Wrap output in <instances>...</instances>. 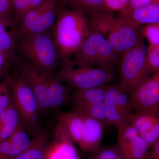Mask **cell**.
Listing matches in <instances>:
<instances>
[{"label":"cell","mask_w":159,"mask_h":159,"mask_svg":"<svg viewBox=\"0 0 159 159\" xmlns=\"http://www.w3.org/2000/svg\"><path fill=\"white\" fill-rule=\"evenodd\" d=\"M139 27L128 20L114 16L105 37L122 58L129 51L144 41Z\"/></svg>","instance_id":"ba28073f"},{"label":"cell","mask_w":159,"mask_h":159,"mask_svg":"<svg viewBox=\"0 0 159 159\" xmlns=\"http://www.w3.org/2000/svg\"><path fill=\"white\" fill-rule=\"evenodd\" d=\"M4 70H0V77L2 76V74Z\"/></svg>","instance_id":"8d00e7d4"},{"label":"cell","mask_w":159,"mask_h":159,"mask_svg":"<svg viewBox=\"0 0 159 159\" xmlns=\"http://www.w3.org/2000/svg\"><path fill=\"white\" fill-rule=\"evenodd\" d=\"M105 11L112 13L121 12L128 6L129 0H104Z\"/></svg>","instance_id":"f1b7e54d"},{"label":"cell","mask_w":159,"mask_h":159,"mask_svg":"<svg viewBox=\"0 0 159 159\" xmlns=\"http://www.w3.org/2000/svg\"><path fill=\"white\" fill-rule=\"evenodd\" d=\"M73 56L82 64L109 69L119 66L122 59L103 35L92 31Z\"/></svg>","instance_id":"277c9868"},{"label":"cell","mask_w":159,"mask_h":159,"mask_svg":"<svg viewBox=\"0 0 159 159\" xmlns=\"http://www.w3.org/2000/svg\"><path fill=\"white\" fill-rule=\"evenodd\" d=\"M146 64L150 74L159 70V46L147 48Z\"/></svg>","instance_id":"83f0119b"},{"label":"cell","mask_w":159,"mask_h":159,"mask_svg":"<svg viewBox=\"0 0 159 159\" xmlns=\"http://www.w3.org/2000/svg\"><path fill=\"white\" fill-rule=\"evenodd\" d=\"M113 70L86 65L66 58L61 60L60 68L52 77L74 90L86 89L112 82L115 78Z\"/></svg>","instance_id":"7a4b0ae2"},{"label":"cell","mask_w":159,"mask_h":159,"mask_svg":"<svg viewBox=\"0 0 159 159\" xmlns=\"http://www.w3.org/2000/svg\"><path fill=\"white\" fill-rule=\"evenodd\" d=\"M159 122V113L155 112H133L129 123L134 126L141 136L152 128Z\"/></svg>","instance_id":"cb8c5ba5"},{"label":"cell","mask_w":159,"mask_h":159,"mask_svg":"<svg viewBox=\"0 0 159 159\" xmlns=\"http://www.w3.org/2000/svg\"><path fill=\"white\" fill-rule=\"evenodd\" d=\"M139 30L143 37L148 41V47L159 46V24L141 26Z\"/></svg>","instance_id":"484cf974"},{"label":"cell","mask_w":159,"mask_h":159,"mask_svg":"<svg viewBox=\"0 0 159 159\" xmlns=\"http://www.w3.org/2000/svg\"><path fill=\"white\" fill-rule=\"evenodd\" d=\"M155 2H156V0H129L128 6L126 9L123 11H127V10L137 9Z\"/></svg>","instance_id":"d6a6232c"},{"label":"cell","mask_w":159,"mask_h":159,"mask_svg":"<svg viewBox=\"0 0 159 159\" xmlns=\"http://www.w3.org/2000/svg\"><path fill=\"white\" fill-rule=\"evenodd\" d=\"M142 137L150 147L157 142L159 140V122Z\"/></svg>","instance_id":"4dcf8cb0"},{"label":"cell","mask_w":159,"mask_h":159,"mask_svg":"<svg viewBox=\"0 0 159 159\" xmlns=\"http://www.w3.org/2000/svg\"><path fill=\"white\" fill-rule=\"evenodd\" d=\"M8 1H9L10 2H11L12 4V1H13V0H8Z\"/></svg>","instance_id":"74e56055"},{"label":"cell","mask_w":159,"mask_h":159,"mask_svg":"<svg viewBox=\"0 0 159 159\" xmlns=\"http://www.w3.org/2000/svg\"><path fill=\"white\" fill-rule=\"evenodd\" d=\"M56 118L57 123L62 125L74 143L79 146L84 126L82 114L74 109L66 112L58 111Z\"/></svg>","instance_id":"e0dca14e"},{"label":"cell","mask_w":159,"mask_h":159,"mask_svg":"<svg viewBox=\"0 0 159 159\" xmlns=\"http://www.w3.org/2000/svg\"><path fill=\"white\" fill-rule=\"evenodd\" d=\"M11 93L22 122L27 130L35 135L40 131L39 107L30 86L20 74L11 77Z\"/></svg>","instance_id":"5b68a950"},{"label":"cell","mask_w":159,"mask_h":159,"mask_svg":"<svg viewBox=\"0 0 159 159\" xmlns=\"http://www.w3.org/2000/svg\"><path fill=\"white\" fill-rule=\"evenodd\" d=\"M47 0H29L28 11L42 6L45 2Z\"/></svg>","instance_id":"e575fe53"},{"label":"cell","mask_w":159,"mask_h":159,"mask_svg":"<svg viewBox=\"0 0 159 159\" xmlns=\"http://www.w3.org/2000/svg\"><path fill=\"white\" fill-rule=\"evenodd\" d=\"M82 159H124L116 146L102 148Z\"/></svg>","instance_id":"4316f807"},{"label":"cell","mask_w":159,"mask_h":159,"mask_svg":"<svg viewBox=\"0 0 159 159\" xmlns=\"http://www.w3.org/2000/svg\"><path fill=\"white\" fill-rule=\"evenodd\" d=\"M131 103L135 112L159 113V70L151 74L136 89L131 96Z\"/></svg>","instance_id":"8fae6325"},{"label":"cell","mask_w":159,"mask_h":159,"mask_svg":"<svg viewBox=\"0 0 159 159\" xmlns=\"http://www.w3.org/2000/svg\"><path fill=\"white\" fill-rule=\"evenodd\" d=\"M105 85L86 89L74 90L70 102L73 109L109 126L105 115Z\"/></svg>","instance_id":"9c48e42d"},{"label":"cell","mask_w":159,"mask_h":159,"mask_svg":"<svg viewBox=\"0 0 159 159\" xmlns=\"http://www.w3.org/2000/svg\"><path fill=\"white\" fill-rule=\"evenodd\" d=\"M82 115L84 119V129L78 146L84 152L93 153L101 148L103 129L105 127L97 119L83 114Z\"/></svg>","instance_id":"5bb4252c"},{"label":"cell","mask_w":159,"mask_h":159,"mask_svg":"<svg viewBox=\"0 0 159 159\" xmlns=\"http://www.w3.org/2000/svg\"><path fill=\"white\" fill-rule=\"evenodd\" d=\"M48 159H80L75 143L58 123L55 130L54 142L50 145Z\"/></svg>","instance_id":"4fadbf2b"},{"label":"cell","mask_w":159,"mask_h":159,"mask_svg":"<svg viewBox=\"0 0 159 159\" xmlns=\"http://www.w3.org/2000/svg\"><path fill=\"white\" fill-rule=\"evenodd\" d=\"M119 17L128 20L138 27L159 24V3L155 2L132 10L119 12Z\"/></svg>","instance_id":"2e32d148"},{"label":"cell","mask_w":159,"mask_h":159,"mask_svg":"<svg viewBox=\"0 0 159 159\" xmlns=\"http://www.w3.org/2000/svg\"><path fill=\"white\" fill-rule=\"evenodd\" d=\"M157 2L158 3H159V0H156Z\"/></svg>","instance_id":"f35d334b"},{"label":"cell","mask_w":159,"mask_h":159,"mask_svg":"<svg viewBox=\"0 0 159 159\" xmlns=\"http://www.w3.org/2000/svg\"><path fill=\"white\" fill-rule=\"evenodd\" d=\"M17 30L9 18L0 17V52L9 60L16 46Z\"/></svg>","instance_id":"ffe728a7"},{"label":"cell","mask_w":159,"mask_h":159,"mask_svg":"<svg viewBox=\"0 0 159 159\" xmlns=\"http://www.w3.org/2000/svg\"><path fill=\"white\" fill-rule=\"evenodd\" d=\"M48 134L39 131L34 135L29 147L16 156L8 159H48L50 145Z\"/></svg>","instance_id":"ac0fdd59"},{"label":"cell","mask_w":159,"mask_h":159,"mask_svg":"<svg viewBox=\"0 0 159 159\" xmlns=\"http://www.w3.org/2000/svg\"><path fill=\"white\" fill-rule=\"evenodd\" d=\"M47 84L51 109H57L70 102L74 89L65 84L56 81L50 75L47 78Z\"/></svg>","instance_id":"d6986e66"},{"label":"cell","mask_w":159,"mask_h":159,"mask_svg":"<svg viewBox=\"0 0 159 159\" xmlns=\"http://www.w3.org/2000/svg\"><path fill=\"white\" fill-rule=\"evenodd\" d=\"M150 159H159V140L150 148Z\"/></svg>","instance_id":"836d02e7"},{"label":"cell","mask_w":159,"mask_h":159,"mask_svg":"<svg viewBox=\"0 0 159 159\" xmlns=\"http://www.w3.org/2000/svg\"><path fill=\"white\" fill-rule=\"evenodd\" d=\"M61 8L75 9L86 16L106 11L104 0H61Z\"/></svg>","instance_id":"603a6c76"},{"label":"cell","mask_w":159,"mask_h":159,"mask_svg":"<svg viewBox=\"0 0 159 159\" xmlns=\"http://www.w3.org/2000/svg\"><path fill=\"white\" fill-rule=\"evenodd\" d=\"M117 146L124 159H149L150 147L129 123L117 129Z\"/></svg>","instance_id":"30bf717a"},{"label":"cell","mask_w":159,"mask_h":159,"mask_svg":"<svg viewBox=\"0 0 159 159\" xmlns=\"http://www.w3.org/2000/svg\"><path fill=\"white\" fill-rule=\"evenodd\" d=\"M57 0H48L45 9L37 23L28 34L46 33L53 31L57 19Z\"/></svg>","instance_id":"7402d4cb"},{"label":"cell","mask_w":159,"mask_h":159,"mask_svg":"<svg viewBox=\"0 0 159 159\" xmlns=\"http://www.w3.org/2000/svg\"><path fill=\"white\" fill-rule=\"evenodd\" d=\"M9 60L5 54L0 52V70H4V68L8 63Z\"/></svg>","instance_id":"d590c367"},{"label":"cell","mask_w":159,"mask_h":159,"mask_svg":"<svg viewBox=\"0 0 159 159\" xmlns=\"http://www.w3.org/2000/svg\"><path fill=\"white\" fill-rule=\"evenodd\" d=\"M91 31L83 13L68 8H61L52 31L61 60L71 58Z\"/></svg>","instance_id":"6da1fadb"},{"label":"cell","mask_w":159,"mask_h":159,"mask_svg":"<svg viewBox=\"0 0 159 159\" xmlns=\"http://www.w3.org/2000/svg\"><path fill=\"white\" fill-rule=\"evenodd\" d=\"M11 77L7 74L0 83V116L11 102Z\"/></svg>","instance_id":"d4e9b609"},{"label":"cell","mask_w":159,"mask_h":159,"mask_svg":"<svg viewBox=\"0 0 159 159\" xmlns=\"http://www.w3.org/2000/svg\"><path fill=\"white\" fill-rule=\"evenodd\" d=\"M29 0H13L12 7L16 18L21 21L29 9Z\"/></svg>","instance_id":"f546056e"},{"label":"cell","mask_w":159,"mask_h":159,"mask_svg":"<svg viewBox=\"0 0 159 159\" xmlns=\"http://www.w3.org/2000/svg\"><path fill=\"white\" fill-rule=\"evenodd\" d=\"M20 74L34 93L38 102L40 111L51 109L47 84V78L49 75L29 61L23 63L20 69Z\"/></svg>","instance_id":"7c38bea8"},{"label":"cell","mask_w":159,"mask_h":159,"mask_svg":"<svg viewBox=\"0 0 159 159\" xmlns=\"http://www.w3.org/2000/svg\"><path fill=\"white\" fill-rule=\"evenodd\" d=\"M146 54L147 48L143 41L127 52L119 65V84L131 96L151 74L147 68Z\"/></svg>","instance_id":"8992f818"},{"label":"cell","mask_w":159,"mask_h":159,"mask_svg":"<svg viewBox=\"0 0 159 159\" xmlns=\"http://www.w3.org/2000/svg\"><path fill=\"white\" fill-rule=\"evenodd\" d=\"M21 121L19 114L11 99L8 107L0 116V142L8 139Z\"/></svg>","instance_id":"44dd1931"},{"label":"cell","mask_w":159,"mask_h":159,"mask_svg":"<svg viewBox=\"0 0 159 159\" xmlns=\"http://www.w3.org/2000/svg\"><path fill=\"white\" fill-rule=\"evenodd\" d=\"M18 39V47L22 55L29 62L52 77L58 61L61 60L52 31L26 34Z\"/></svg>","instance_id":"3957f363"},{"label":"cell","mask_w":159,"mask_h":159,"mask_svg":"<svg viewBox=\"0 0 159 159\" xmlns=\"http://www.w3.org/2000/svg\"><path fill=\"white\" fill-rule=\"evenodd\" d=\"M22 121L8 139L0 142V159H8L17 156L29 147L31 140Z\"/></svg>","instance_id":"9a60e30c"},{"label":"cell","mask_w":159,"mask_h":159,"mask_svg":"<svg viewBox=\"0 0 159 159\" xmlns=\"http://www.w3.org/2000/svg\"><path fill=\"white\" fill-rule=\"evenodd\" d=\"M12 8V3L8 0H0V17L9 18Z\"/></svg>","instance_id":"1f68e13d"},{"label":"cell","mask_w":159,"mask_h":159,"mask_svg":"<svg viewBox=\"0 0 159 159\" xmlns=\"http://www.w3.org/2000/svg\"><path fill=\"white\" fill-rule=\"evenodd\" d=\"M104 107L108 126L117 129L129 123L134 112L131 96L119 83L106 84Z\"/></svg>","instance_id":"52a82bcc"}]
</instances>
